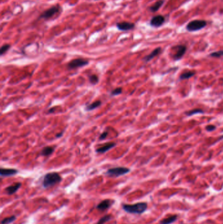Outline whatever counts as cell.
Wrapping results in <instances>:
<instances>
[{"mask_svg":"<svg viewBox=\"0 0 223 224\" xmlns=\"http://www.w3.org/2000/svg\"><path fill=\"white\" fill-rule=\"evenodd\" d=\"M161 52H162V49L160 47L156 48V49L153 50L151 53H150L149 54H148V55L146 56L145 57H144V59H143L144 61L146 62L150 61V60L153 59L155 57L158 56L159 54H160Z\"/></svg>","mask_w":223,"mask_h":224,"instance_id":"5bb4252c","label":"cell"},{"mask_svg":"<svg viewBox=\"0 0 223 224\" xmlns=\"http://www.w3.org/2000/svg\"><path fill=\"white\" fill-rule=\"evenodd\" d=\"M116 26L120 31H130L135 28V25L133 22L123 21V22H117L116 24Z\"/></svg>","mask_w":223,"mask_h":224,"instance_id":"ba28073f","label":"cell"},{"mask_svg":"<svg viewBox=\"0 0 223 224\" xmlns=\"http://www.w3.org/2000/svg\"><path fill=\"white\" fill-rule=\"evenodd\" d=\"M55 151V147L53 146H46L42 150L41 154L42 156H49Z\"/></svg>","mask_w":223,"mask_h":224,"instance_id":"e0dca14e","label":"cell"},{"mask_svg":"<svg viewBox=\"0 0 223 224\" xmlns=\"http://www.w3.org/2000/svg\"><path fill=\"white\" fill-rule=\"evenodd\" d=\"M178 218V216L177 215H172V216H170L166 218H164L160 221V224H171L173 223V222H176V221Z\"/></svg>","mask_w":223,"mask_h":224,"instance_id":"2e32d148","label":"cell"},{"mask_svg":"<svg viewBox=\"0 0 223 224\" xmlns=\"http://www.w3.org/2000/svg\"><path fill=\"white\" fill-rule=\"evenodd\" d=\"M209 56L212 57H216V58H219V57L223 56V51H216V52L212 53L209 54Z\"/></svg>","mask_w":223,"mask_h":224,"instance_id":"484cf974","label":"cell"},{"mask_svg":"<svg viewBox=\"0 0 223 224\" xmlns=\"http://www.w3.org/2000/svg\"><path fill=\"white\" fill-rule=\"evenodd\" d=\"M101 105V100H97V101L92 103V104L86 105V110L88 111H92V110H95V109L98 108V107L100 106Z\"/></svg>","mask_w":223,"mask_h":224,"instance_id":"ac0fdd59","label":"cell"},{"mask_svg":"<svg viewBox=\"0 0 223 224\" xmlns=\"http://www.w3.org/2000/svg\"><path fill=\"white\" fill-rule=\"evenodd\" d=\"M11 48V45L9 44H5L4 45H2L1 49H0V55L3 56L4 54L7 53Z\"/></svg>","mask_w":223,"mask_h":224,"instance_id":"cb8c5ba5","label":"cell"},{"mask_svg":"<svg viewBox=\"0 0 223 224\" xmlns=\"http://www.w3.org/2000/svg\"><path fill=\"white\" fill-rule=\"evenodd\" d=\"M164 0H158L156 2H155L152 6H150L149 7L150 11H151L152 13H155V12L158 11L162 5L164 4Z\"/></svg>","mask_w":223,"mask_h":224,"instance_id":"9a60e30c","label":"cell"},{"mask_svg":"<svg viewBox=\"0 0 223 224\" xmlns=\"http://www.w3.org/2000/svg\"><path fill=\"white\" fill-rule=\"evenodd\" d=\"M21 185H22V184L20 182L14 183L13 185L6 187L5 191L7 195H13L19 189V188L21 187Z\"/></svg>","mask_w":223,"mask_h":224,"instance_id":"4fadbf2b","label":"cell"},{"mask_svg":"<svg viewBox=\"0 0 223 224\" xmlns=\"http://www.w3.org/2000/svg\"><path fill=\"white\" fill-rule=\"evenodd\" d=\"M195 74V72L194 71H186L183 72V74L180 75V79L184 80V79H188L191 78V77L194 76Z\"/></svg>","mask_w":223,"mask_h":224,"instance_id":"d6986e66","label":"cell"},{"mask_svg":"<svg viewBox=\"0 0 223 224\" xmlns=\"http://www.w3.org/2000/svg\"><path fill=\"white\" fill-rule=\"evenodd\" d=\"M207 25V22L204 20H194L186 25V30L188 32H196L204 28Z\"/></svg>","mask_w":223,"mask_h":224,"instance_id":"5b68a950","label":"cell"},{"mask_svg":"<svg viewBox=\"0 0 223 224\" xmlns=\"http://www.w3.org/2000/svg\"><path fill=\"white\" fill-rule=\"evenodd\" d=\"M115 146L116 144L114 143V142H107V143H105L101 147H98L97 149L96 150V152L100 154L105 153Z\"/></svg>","mask_w":223,"mask_h":224,"instance_id":"30bf717a","label":"cell"},{"mask_svg":"<svg viewBox=\"0 0 223 224\" xmlns=\"http://www.w3.org/2000/svg\"><path fill=\"white\" fill-rule=\"evenodd\" d=\"M62 136H63V132L59 133V134H57L56 135V138H61L62 137Z\"/></svg>","mask_w":223,"mask_h":224,"instance_id":"f546056e","label":"cell"},{"mask_svg":"<svg viewBox=\"0 0 223 224\" xmlns=\"http://www.w3.org/2000/svg\"><path fill=\"white\" fill-rule=\"evenodd\" d=\"M215 129H216V126H214V125H208V126H206V130L209 132L215 131Z\"/></svg>","mask_w":223,"mask_h":224,"instance_id":"83f0119b","label":"cell"},{"mask_svg":"<svg viewBox=\"0 0 223 224\" xmlns=\"http://www.w3.org/2000/svg\"><path fill=\"white\" fill-rule=\"evenodd\" d=\"M88 60L84 59L79 58L73 59L68 64V69H70V70H71V69H77L78 68H81L83 67V66L88 65Z\"/></svg>","mask_w":223,"mask_h":224,"instance_id":"8992f818","label":"cell"},{"mask_svg":"<svg viewBox=\"0 0 223 224\" xmlns=\"http://www.w3.org/2000/svg\"><path fill=\"white\" fill-rule=\"evenodd\" d=\"M108 134H109V132H108V131H104L103 132L101 133V135L99 136V140H105V139L106 138L108 137Z\"/></svg>","mask_w":223,"mask_h":224,"instance_id":"4316f807","label":"cell"},{"mask_svg":"<svg viewBox=\"0 0 223 224\" xmlns=\"http://www.w3.org/2000/svg\"><path fill=\"white\" fill-rule=\"evenodd\" d=\"M221 139H223V135L222 136V137H221L219 138V140H221Z\"/></svg>","mask_w":223,"mask_h":224,"instance_id":"4dcf8cb0","label":"cell"},{"mask_svg":"<svg viewBox=\"0 0 223 224\" xmlns=\"http://www.w3.org/2000/svg\"><path fill=\"white\" fill-rule=\"evenodd\" d=\"M15 220H16V216H11L5 217V218L1 221V224H9L14 222Z\"/></svg>","mask_w":223,"mask_h":224,"instance_id":"7402d4cb","label":"cell"},{"mask_svg":"<svg viewBox=\"0 0 223 224\" xmlns=\"http://www.w3.org/2000/svg\"><path fill=\"white\" fill-rule=\"evenodd\" d=\"M89 82L92 85H94L98 83L99 77H98V75H96L95 74L90 75L89 76Z\"/></svg>","mask_w":223,"mask_h":224,"instance_id":"44dd1931","label":"cell"},{"mask_svg":"<svg viewBox=\"0 0 223 224\" xmlns=\"http://www.w3.org/2000/svg\"><path fill=\"white\" fill-rule=\"evenodd\" d=\"M122 88L118 87V88H116V89H113L112 91L111 92L110 95L111 96H118V95H120V94H122Z\"/></svg>","mask_w":223,"mask_h":224,"instance_id":"d4e9b609","label":"cell"},{"mask_svg":"<svg viewBox=\"0 0 223 224\" xmlns=\"http://www.w3.org/2000/svg\"><path fill=\"white\" fill-rule=\"evenodd\" d=\"M130 172V169L124 166H118L108 169L105 172V175L110 177H119L121 176H124Z\"/></svg>","mask_w":223,"mask_h":224,"instance_id":"277c9868","label":"cell"},{"mask_svg":"<svg viewBox=\"0 0 223 224\" xmlns=\"http://www.w3.org/2000/svg\"><path fill=\"white\" fill-rule=\"evenodd\" d=\"M113 203V201L110 199H105L99 202L96 208L100 211H105L109 208Z\"/></svg>","mask_w":223,"mask_h":224,"instance_id":"7c38bea8","label":"cell"},{"mask_svg":"<svg viewBox=\"0 0 223 224\" xmlns=\"http://www.w3.org/2000/svg\"><path fill=\"white\" fill-rule=\"evenodd\" d=\"M204 111L201 109H194V110H192L191 111H188L186 113V115L187 116H193V115L195 114H198V113H203Z\"/></svg>","mask_w":223,"mask_h":224,"instance_id":"603a6c76","label":"cell"},{"mask_svg":"<svg viewBox=\"0 0 223 224\" xmlns=\"http://www.w3.org/2000/svg\"><path fill=\"white\" fill-rule=\"evenodd\" d=\"M122 208L125 212L129 214H141L146 211L148 207L147 202H140L134 204H122Z\"/></svg>","mask_w":223,"mask_h":224,"instance_id":"6da1fadb","label":"cell"},{"mask_svg":"<svg viewBox=\"0 0 223 224\" xmlns=\"http://www.w3.org/2000/svg\"><path fill=\"white\" fill-rule=\"evenodd\" d=\"M56 109V106L53 107V108H52L49 109V110H48V113H54V112L55 111Z\"/></svg>","mask_w":223,"mask_h":224,"instance_id":"f1b7e54d","label":"cell"},{"mask_svg":"<svg viewBox=\"0 0 223 224\" xmlns=\"http://www.w3.org/2000/svg\"><path fill=\"white\" fill-rule=\"evenodd\" d=\"M62 180V177L58 172H49L45 175L43 180V186L45 188H49Z\"/></svg>","mask_w":223,"mask_h":224,"instance_id":"7a4b0ae2","label":"cell"},{"mask_svg":"<svg viewBox=\"0 0 223 224\" xmlns=\"http://www.w3.org/2000/svg\"><path fill=\"white\" fill-rule=\"evenodd\" d=\"M172 49L174 51L173 58L175 60H179L183 58L186 51V47L184 45H178L174 46Z\"/></svg>","mask_w":223,"mask_h":224,"instance_id":"52a82bcc","label":"cell"},{"mask_svg":"<svg viewBox=\"0 0 223 224\" xmlns=\"http://www.w3.org/2000/svg\"><path fill=\"white\" fill-rule=\"evenodd\" d=\"M165 22V17L162 15H156L153 17L150 21V25L155 28H158L164 25Z\"/></svg>","mask_w":223,"mask_h":224,"instance_id":"9c48e42d","label":"cell"},{"mask_svg":"<svg viewBox=\"0 0 223 224\" xmlns=\"http://www.w3.org/2000/svg\"><path fill=\"white\" fill-rule=\"evenodd\" d=\"M19 173V171L14 168H4L0 169V175L1 177H9L13 176Z\"/></svg>","mask_w":223,"mask_h":224,"instance_id":"8fae6325","label":"cell"},{"mask_svg":"<svg viewBox=\"0 0 223 224\" xmlns=\"http://www.w3.org/2000/svg\"><path fill=\"white\" fill-rule=\"evenodd\" d=\"M112 218V216L111 215H105V216H103L102 217H101L100 219L99 220V221L98 222V223L96 224H104L107 222H109V221Z\"/></svg>","mask_w":223,"mask_h":224,"instance_id":"ffe728a7","label":"cell"},{"mask_svg":"<svg viewBox=\"0 0 223 224\" xmlns=\"http://www.w3.org/2000/svg\"><path fill=\"white\" fill-rule=\"evenodd\" d=\"M62 11V8L61 6L59 4H56L43 11L39 17V19H43L45 20H49L52 19L53 17H55L56 14H60Z\"/></svg>","mask_w":223,"mask_h":224,"instance_id":"3957f363","label":"cell"}]
</instances>
